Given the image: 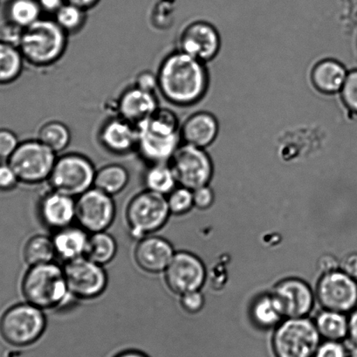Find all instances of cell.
<instances>
[{
	"mask_svg": "<svg viewBox=\"0 0 357 357\" xmlns=\"http://www.w3.org/2000/svg\"><path fill=\"white\" fill-rule=\"evenodd\" d=\"M204 62L182 51L168 55L159 68L158 89L169 102L187 106L206 92L208 75Z\"/></svg>",
	"mask_w": 357,
	"mask_h": 357,
	"instance_id": "1",
	"label": "cell"
},
{
	"mask_svg": "<svg viewBox=\"0 0 357 357\" xmlns=\"http://www.w3.org/2000/svg\"><path fill=\"white\" fill-rule=\"evenodd\" d=\"M137 147L150 165L169 164L180 146L179 123L173 111L159 109L137 127Z\"/></svg>",
	"mask_w": 357,
	"mask_h": 357,
	"instance_id": "2",
	"label": "cell"
},
{
	"mask_svg": "<svg viewBox=\"0 0 357 357\" xmlns=\"http://www.w3.org/2000/svg\"><path fill=\"white\" fill-rule=\"evenodd\" d=\"M20 287L26 303L44 311L61 307L74 298L69 292L63 266L54 261L29 266Z\"/></svg>",
	"mask_w": 357,
	"mask_h": 357,
	"instance_id": "3",
	"label": "cell"
},
{
	"mask_svg": "<svg viewBox=\"0 0 357 357\" xmlns=\"http://www.w3.org/2000/svg\"><path fill=\"white\" fill-rule=\"evenodd\" d=\"M68 33L55 20L40 19L24 29L20 50L24 59L36 67H47L63 56Z\"/></svg>",
	"mask_w": 357,
	"mask_h": 357,
	"instance_id": "4",
	"label": "cell"
},
{
	"mask_svg": "<svg viewBox=\"0 0 357 357\" xmlns=\"http://www.w3.org/2000/svg\"><path fill=\"white\" fill-rule=\"evenodd\" d=\"M45 311L29 303L13 305L0 317V336L8 344L26 348L36 344L47 331Z\"/></svg>",
	"mask_w": 357,
	"mask_h": 357,
	"instance_id": "5",
	"label": "cell"
},
{
	"mask_svg": "<svg viewBox=\"0 0 357 357\" xmlns=\"http://www.w3.org/2000/svg\"><path fill=\"white\" fill-rule=\"evenodd\" d=\"M171 215L167 197L145 189L128 203L126 220L131 237L139 241L162 230Z\"/></svg>",
	"mask_w": 357,
	"mask_h": 357,
	"instance_id": "6",
	"label": "cell"
},
{
	"mask_svg": "<svg viewBox=\"0 0 357 357\" xmlns=\"http://www.w3.org/2000/svg\"><path fill=\"white\" fill-rule=\"evenodd\" d=\"M321 338L314 322L306 317L287 318L273 335V353L276 357H314Z\"/></svg>",
	"mask_w": 357,
	"mask_h": 357,
	"instance_id": "7",
	"label": "cell"
},
{
	"mask_svg": "<svg viewBox=\"0 0 357 357\" xmlns=\"http://www.w3.org/2000/svg\"><path fill=\"white\" fill-rule=\"evenodd\" d=\"M56 160V153L36 139L22 142L6 162L20 183L36 185L48 181Z\"/></svg>",
	"mask_w": 357,
	"mask_h": 357,
	"instance_id": "8",
	"label": "cell"
},
{
	"mask_svg": "<svg viewBox=\"0 0 357 357\" xmlns=\"http://www.w3.org/2000/svg\"><path fill=\"white\" fill-rule=\"evenodd\" d=\"M96 169L85 155L70 153L57 158L48 183L51 190L78 197L93 187Z\"/></svg>",
	"mask_w": 357,
	"mask_h": 357,
	"instance_id": "9",
	"label": "cell"
},
{
	"mask_svg": "<svg viewBox=\"0 0 357 357\" xmlns=\"http://www.w3.org/2000/svg\"><path fill=\"white\" fill-rule=\"evenodd\" d=\"M63 269L69 292L75 299L95 300L105 293L109 275L103 266L83 256L64 263Z\"/></svg>",
	"mask_w": 357,
	"mask_h": 357,
	"instance_id": "10",
	"label": "cell"
},
{
	"mask_svg": "<svg viewBox=\"0 0 357 357\" xmlns=\"http://www.w3.org/2000/svg\"><path fill=\"white\" fill-rule=\"evenodd\" d=\"M180 185L194 190L208 185L213 173V162L204 149L183 144L169 162Z\"/></svg>",
	"mask_w": 357,
	"mask_h": 357,
	"instance_id": "11",
	"label": "cell"
},
{
	"mask_svg": "<svg viewBox=\"0 0 357 357\" xmlns=\"http://www.w3.org/2000/svg\"><path fill=\"white\" fill-rule=\"evenodd\" d=\"M114 197L96 187L76 197V222L89 234L105 231L114 224L116 206Z\"/></svg>",
	"mask_w": 357,
	"mask_h": 357,
	"instance_id": "12",
	"label": "cell"
},
{
	"mask_svg": "<svg viewBox=\"0 0 357 357\" xmlns=\"http://www.w3.org/2000/svg\"><path fill=\"white\" fill-rule=\"evenodd\" d=\"M317 294L325 310L348 313L357 305V280L338 270L325 273L318 283Z\"/></svg>",
	"mask_w": 357,
	"mask_h": 357,
	"instance_id": "13",
	"label": "cell"
},
{
	"mask_svg": "<svg viewBox=\"0 0 357 357\" xmlns=\"http://www.w3.org/2000/svg\"><path fill=\"white\" fill-rule=\"evenodd\" d=\"M165 282L173 294L200 290L206 278V268L199 258L188 252H176L164 272Z\"/></svg>",
	"mask_w": 357,
	"mask_h": 357,
	"instance_id": "14",
	"label": "cell"
},
{
	"mask_svg": "<svg viewBox=\"0 0 357 357\" xmlns=\"http://www.w3.org/2000/svg\"><path fill=\"white\" fill-rule=\"evenodd\" d=\"M179 45L180 51L204 62L216 56L220 48V37L211 24L196 22L183 31Z\"/></svg>",
	"mask_w": 357,
	"mask_h": 357,
	"instance_id": "15",
	"label": "cell"
},
{
	"mask_svg": "<svg viewBox=\"0 0 357 357\" xmlns=\"http://www.w3.org/2000/svg\"><path fill=\"white\" fill-rule=\"evenodd\" d=\"M175 254L171 242L153 234L137 241L134 261L142 271L159 275L164 273Z\"/></svg>",
	"mask_w": 357,
	"mask_h": 357,
	"instance_id": "16",
	"label": "cell"
},
{
	"mask_svg": "<svg viewBox=\"0 0 357 357\" xmlns=\"http://www.w3.org/2000/svg\"><path fill=\"white\" fill-rule=\"evenodd\" d=\"M38 215L44 227L54 232L70 227L76 221V199L51 190L40 197Z\"/></svg>",
	"mask_w": 357,
	"mask_h": 357,
	"instance_id": "17",
	"label": "cell"
},
{
	"mask_svg": "<svg viewBox=\"0 0 357 357\" xmlns=\"http://www.w3.org/2000/svg\"><path fill=\"white\" fill-rule=\"evenodd\" d=\"M273 294L287 318L306 317L314 306L313 292L306 282L299 279L283 280L275 287Z\"/></svg>",
	"mask_w": 357,
	"mask_h": 357,
	"instance_id": "18",
	"label": "cell"
},
{
	"mask_svg": "<svg viewBox=\"0 0 357 357\" xmlns=\"http://www.w3.org/2000/svg\"><path fill=\"white\" fill-rule=\"evenodd\" d=\"M117 107L119 116L137 127L158 109V102L155 93L135 86L122 93Z\"/></svg>",
	"mask_w": 357,
	"mask_h": 357,
	"instance_id": "19",
	"label": "cell"
},
{
	"mask_svg": "<svg viewBox=\"0 0 357 357\" xmlns=\"http://www.w3.org/2000/svg\"><path fill=\"white\" fill-rule=\"evenodd\" d=\"M137 126L120 116L107 121L100 131L102 146L116 155H126L132 151L137 147Z\"/></svg>",
	"mask_w": 357,
	"mask_h": 357,
	"instance_id": "20",
	"label": "cell"
},
{
	"mask_svg": "<svg viewBox=\"0 0 357 357\" xmlns=\"http://www.w3.org/2000/svg\"><path fill=\"white\" fill-rule=\"evenodd\" d=\"M218 124L216 118L207 112H199L190 116L183 123L180 137L183 144L204 149L216 139Z\"/></svg>",
	"mask_w": 357,
	"mask_h": 357,
	"instance_id": "21",
	"label": "cell"
},
{
	"mask_svg": "<svg viewBox=\"0 0 357 357\" xmlns=\"http://www.w3.org/2000/svg\"><path fill=\"white\" fill-rule=\"evenodd\" d=\"M89 235L79 225H70L54 232L53 238L57 259L63 263L85 256Z\"/></svg>",
	"mask_w": 357,
	"mask_h": 357,
	"instance_id": "22",
	"label": "cell"
},
{
	"mask_svg": "<svg viewBox=\"0 0 357 357\" xmlns=\"http://www.w3.org/2000/svg\"><path fill=\"white\" fill-rule=\"evenodd\" d=\"M348 74L344 66L340 62L324 60L314 66L311 79L319 91L335 93L341 91Z\"/></svg>",
	"mask_w": 357,
	"mask_h": 357,
	"instance_id": "23",
	"label": "cell"
},
{
	"mask_svg": "<svg viewBox=\"0 0 357 357\" xmlns=\"http://www.w3.org/2000/svg\"><path fill=\"white\" fill-rule=\"evenodd\" d=\"M130 183V173L123 165H109L96 171L93 187L114 197L123 192Z\"/></svg>",
	"mask_w": 357,
	"mask_h": 357,
	"instance_id": "24",
	"label": "cell"
},
{
	"mask_svg": "<svg viewBox=\"0 0 357 357\" xmlns=\"http://www.w3.org/2000/svg\"><path fill=\"white\" fill-rule=\"evenodd\" d=\"M118 244L107 231L90 234L85 256L93 262L105 266L116 257Z\"/></svg>",
	"mask_w": 357,
	"mask_h": 357,
	"instance_id": "25",
	"label": "cell"
},
{
	"mask_svg": "<svg viewBox=\"0 0 357 357\" xmlns=\"http://www.w3.org/2000/svg\"><path fill=\"white\" fill-rule=\"evenodd\" d=\"M23 259L29 266L47 264L56 259L53 238L36 234L26 241L23 248Z\"/></svg>",
	"mask_w": 357,
	"mask_h": 357,
	"instance_id": "26",
	"label": "cell"
},
{
	"mask_svg": "<svg viewBox=\"0 0 357 357\" xmlns=\"http://www.w3.org/2000/svg\"><path fill=\"white\" fill-rule=\"evenodd\" d=\"M252 317L259 327L271 328L279 325L284 314L277 298L273 294H264L252 305Z\"/></svg>",
	"mask_w": 357,
	"mask_h": 357,
	"instance_id": "27",
	"label": "cell"
},
{
	"mask_svg": "<svg viewBox=\"0 0 357 357\" xmlns=\"http://www.w3.org/2000/svg\"><path fill=\"white\" fill-rule=\"evenodd\" d=\"M314 324L321 337L328 341H342L349 336V319L339 312L325 310Z\"/></svg>",
	"mask_w": 357,
	"mask_h": 357,
	"instance_id": "28",
	"label": "cell"
},
{
	"mask_svg": "<svg viewBox=\"0 0 357 357\" xmlns=\"http://www.w3.org/2000/svg\"><path fill=\"white\" fill-rule=\"evenodd\" d=\"M24 61L19 47L0 41V85L16 81L23 71Z\"/></svg>",
	"mask_w": 357,
	"mask_h": 357,
	"instance_id": "29",
	"label": "cell"
},
{
	"mask_svg": "<svg viewBox=\"0 0 357 357\" xmlns=\"http://www.w3.org/2000/svg\"><path fill=\"white\" fill-rule=\"evenodd\" d=\"M145 189L167 197L176 188L174 172L169 164L151 165L144 175Z\"/></svg>",
	"mask_w": 357,
	"mask_h": 357,
	"instance_id": "30",
	"label": "cell"
},
{
	"mask_svg": "<svg viewBox=\"0 0 357 357\" xmlns=\"http://www.w3.org/2000/svg\"><path fill=\"white\" fill-rule=\"evenodd\" d=\"M41 12L37 0H11L6 8V18L25 29L40 19Z\"/></svg>",
	"mask_w": 357,
	"mask_h": 357,
	"instance_id": "31",
	"label": "cell"
},
{
	"mask_svg": "<svg viewBox=\"0 0 357 357\" xmlns=\"http://www.w3.org/2000/svg\"><path fill=\"white\" fill-rule=\"evenodd\" d=\"M37 139L58 154L70 144L71 132L65 123L50 121L40 127Z\"/></svg>",
	"mask_w": 357,
	"mask_h": 357,
	"instance_id": "32",
	"label": "cell"
},
{
	"mask_svg": "<svg viewBox=\"0 0 357 357\" xmlns=\"http://www.w3.org/2000/svg\"><path fill=\"white\" fill-rule=\"evenodd\" d=\"M86 10L79 6L66 2L56 13H54L55 22L66 33H74L82 29L86 22Z\"/></svg>",
	"mask_w": 357,
	"mask_h": 357,
	"instance_id": "33",
	"label": "cell"
},
{
	"mask_svg": "<svg viewBox=\"0 0 357 357\" xmlns=\"http://www.w3.org/2000/svg\"><path fill=\"white\" fill-rule=\"evenodd\" d=\"M166 197L169 211L175 216H182L188 213L194 206L193 192L185 187H176Z\"/></svg>",
	"mask_w": 357,
	"mask_h": 357,
	"instance_id": "34",
	"label": "cell"
},
{
	"mask_svg": "<svg viewBox=\"0 0 357 357\" xmlns=\"http://www.w3.org/2000/svg\"><path fill=\"white\" fill-rule=\"evenodd\" d=\"M342 98L347 107L357 114V70L349 73L342 90Z\"/></svg>",
	"mask_w": 357,
	"mask_h": 357,
	"instance_id": "35",
	"label": "cell"
},
{
	"mask_svg": "<svg viewBox=\"0 0 357 357\" xmlns=\"http://www.w3.org/2000/svg\"><path fill=\"white\" fill-rule=\"evenodd\" d=\"M314 357H352L349 349L342 341H326L318 347Z\"/></svg>",
	"mask_w": 357,
	"mask_h": 357,
	"instance_id": "36",
	"label": "cell"
},
{
	"mask_svg": "<svg viewBox=\"0 0 357 357\" xmlns=\"http://www.w3.org/2000/svg\"><path fill=\"white\" fill-rule=\"evenodd\" d=\"M20 142L13 131L8 129H0V160L8 161L15 153Z\"/></svg>",
	"mask_w": 357,
	"mask_h": 357,
	"instance_id": "37",
	"label": "cell"
},
{
	"mask_svg": "<svg viewBox=\"0 0 357 357\" xmlns=\"http://www.w3.org/2000/svg\"><path fill=\"white\" fill-rule=\"evenodd\" d=\"M180 304L187 313H199L204 307V298L200 290L192 291L180 296Z\"/></svg>",
	"mask_w": 357,
	"mask_h": 357,
	"instance_id": "38",
	"label": "cell"
},
{
	"mask_svg": "<svg viewBox=\"0 0 357 357\" xmlns=\"http://www.w3.org/2000/svg\"><path fill=\"white\" fill-rule=\"evenodd\" d=\"M20 183L18 176L8 162L0 164V192H12Z\"/></svg>",
	"mask_w": 357,
	"mask_h": 357,
	"instance_id": "39",
	"label": "cell"
},
{
	"mask_svg": "<svg viewBox=\"0 0 357 357\" xmlns=\"http://www.w3.org/2000/svg\"><path fill=\"white\" fill-rule=\"evenodd\" d=\"M24 29L8 22L0 27V41L19 47Z\"/></svg>",
	"mask_w": 357,
	"mask_h": 357,
	"instance_id": "40",
	"label": "cell"
},
{
	"mask_svg": "<svg viewBox=\"0 0 357 357\" xmlns=\"http://www.w3.org/2000/svg\"><path fill=\"white\" fill-rule=\"evenodd\" d=\"M192 192L194 206H196L197 209H208L213 204L214 194L208 185L200 187Z\"/></svg>",
	"mask_w": 357,
	"mask_h": 357,
	"instance_id": "41",
	"label": "cell"
},
{
	"mask_svg": "<svg viewBox=\"0 0 357 357\" xmlns=\"http://www.w3.org/2000/svg\"><path fill=\"white\" fill-rule=\"evenodd\" d=\"M136 86L146 91L155 93V90L158 89V75L151 72L142 73L138 75Z\"/></svg>",
	"mask_w": 357,
	"mask_h": 357,
	"instance_id": "42",
	"label": "cell"
},
{
	"mask_svg": "<svg viewBox=\"0 0 357 357\" xmlns=\"http://www.w3.org/2000/svg\"><path fill=\"white\" fill-rule=\"evenodd\" d=\"M340 268L350 278L357 280V252L347 255L340 264Z\"/></svg>",
	"mask_w": 357,
	"mask_h": 357,
	"instance_id": "43",
	"label": "cell"
},
{
	"mask_svg": "<svg viewBox=\"0 0 357 357\" xmlns=\"http://www.w3.org/2000/svg\"><path fill=\"white\" fill-rule=\"evenodd\" d=\"M41 10L44 12L54 13L66 3V0H37Z\"/></svg>",
	"mask_w": 357,
	"mask_h": 357,
	"instance_id": "44",
	"label": "cell"
},
{
	"mask_svg": "<svg viewBox=\"0 0 357 357\" xmlns=\"http://www.w3.org/2000/svg\"><path fill=\"white\" fill-rule=\"evenodd\" d=\"M349 337L352 344L357 348V308L352 312L349 319Z\"/></svg>",
	"mask_w": 357,
	"mask_h": 357,
	"instance_id": "45",
	"label": "cell"
},
{
	"mask_svg": "<svg viewBox=\"0 0 357 357\" xmlns=\"http://www.w3.org/2000/svg\"><path fill=\"white\" fill-rule=\"evenodd\" d=\"M321 268L325 273L335 271L337 270L338 263H336L335 259L331 256L321 259Z\"/></svg>",
	"mask_w": 357,
	"mask_h": 357,
	"instance_id": "46",
	"label": "cell"
},
{
	"mask_svg": "<svg viewBox=\"0 0 357 357\" xmlns=\"http://www.w3.org/2000/svg\"><path fill=\"white\" fill-rule=\"evenodd\" d=\"M98 1L99 0H66V2L77 6L84 10L93 8Z\"/></svg>",
	"mask_w": 357,
	"mask_h": 357,
	"instance_id": "47",
	"label": "cell"
},
{
	"mask_svg": "<svg viewBox=\"0 0 357 357\" xmlns=\"http://www.w3.org/2000/svg\"><path fill=\"white\" fill-rule=\"evenodd\" d=\"M113 357H150L143 351L137 349H127L116 354Z\"/></svg>",
	"mask_w": 357,
	"mask_h": 357,
	"instance_id": "48",
	"label": "cell"
}]
</instances>
